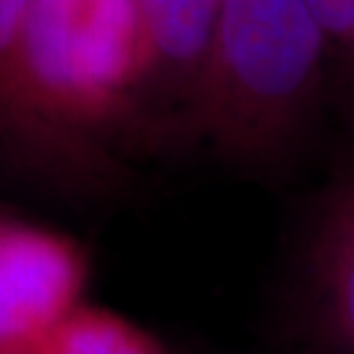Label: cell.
I'll use <instances>...</instances> for the list:
<instances>
[{"label":"cell","instance_id":"2","mask_svg":"<svg viewBox=\"0 0 354 354\" xmlns=\"http://www.w3.org/2000/svg\"><path fill=\"white\" fill-rule=\"evenodd\" d=\"M328 39L307 0H221L184 137L221 158H283L310 121Z\"/></svg>","mask_w":354,"mask_h":354},{"label":"cell","instance_id":"1","mask_svg":"<svg viewBox=\"0 0 354 354\" xmlns=\"http://www.w3.org/2000/svg\"><path fill=\"white\" fill-rule=\"evenodd\" d=\"M152 50L131 0H37L13 55L0 134L87 187L150 142Z\"/></svg>","mask_w":354,"mask_h":354},{"label":"cell","instance_id":"7","mask_svg":"<svg viewBox=\"0 0 354 354\" xmlns=\"http://www.w3.org/2000/svg\"><path fill=\"white\" fill-rule=\"evenodd\" d=\"M35 3L37 0H0V124L6 113L13 55H16L19 39H21V32H24V24Z\"/></svg>","mask_w":354,"mask_h":354},{"label":"cell","instance_id":"3","mask_svg":"<svg viewBox=\"0 0 354 354\" xmlns=\"http://www.w3.org/2000/svg\"><path fill=\"white\" fill-rule=\"evenodd\" d=\"M87 260L53 228L0 215V354H32L82 307Z\"/></svg>","mask_w":354,"mask_h":354},{"label":"cell","instance_id":"6","mask_svg":"<svg viewBox=\"0 0 354 354\" xmlns=\"http://www.w3.org/2000/svg\"><path fill=\"white\" fill-rule=\"evenodd\" d=\"M32 354H168V349L124 315L82 304Z\"/></svg>","mask_w":354,"mask_h":354},{"label":"cell","instance_id":"4","mask_svg":"<svg viewBox=\"0 0 354 354\" xmlns=\"http://www.w3.org/2000/svg\"><path fill=\"white\" fill-rule=\"evenodd\" d=\"M299 326L307 354H354V178L328 192L313 218Z\"/></svg>","mask_w":354,"mask_h":354},{"label":"cell","instance_id":"8","mask_svg":"<svg viewBox=\"0 0 354 354\" xmlns=\"http://www.w3.org/2000/svg\"><path fill=\"white\" fill-rule=\"evenodd\" d=\"M328 45L354 50V0H307Z\"/></svg>","mask_w":354,"mask_h":354},{"label":"cell","instance_id":"5","mask_svg":"<svg viewBox=\"0 0 354 354\" xmlns=\"http://www.w3.org/2000/svg\"><path fill=\"white\" fill-rule=\"evenodd\" d=\"M152 50L150 142L181 137L221 0H131Z\"/></svg>","mask_w":354,"mask_h":354}]
</instances>
